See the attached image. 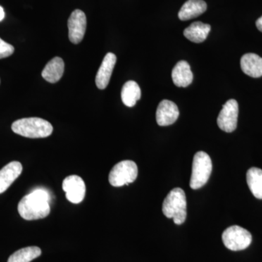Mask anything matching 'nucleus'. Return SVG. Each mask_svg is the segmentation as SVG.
Instances as JSON below:
<instances>
[{
  "instance_id": "1",
  "label": "nucleus",
  "mask_w": 262,
  "mask_h": 262,
  "mask_svg": "<svg viewBox=\"0 0 262 262\" xmlns=\"http://www.w3.org/2000/svg\"><path fill=\"white\" fill-rule=\"evenodd\" d=\"M49 200V194L46 191L35 189L19 202V214L24 220L28 221L46 218L51 212Z\"/></svg>"
},
{
  "instance_id": "2",
  "label": "nucleus",
  "mask_w": 262,
  "mask_h": 262,
  "mask_svg": "<svg viewBox=\"0 0 262 262\" xmlns=\"http://www.w3.org/2000/svg\"><path fill=\"white\" fill-rule=\"evenodd\" d=\"M12 130L15 134L24 137L39 139L51 136L53 127L47 120L39 117H29L13 122Z\"/></svg>"
},
{
  "instance_id": "3",
  "label": "nucleus",
  "mask_w": 262,
  "mask_h": 262,
  "mask_svg": "<svg viewBox=\"0 0 262 262\" xmlns=\"http://www.w3.org/2000/svg\"><path fill=\"white\" fill-rule=\"evenodd\" d=\"M163 213L167 218L173 219L176 225H182L187 218V198L181 188L168 193L163 203Z\"/></svg>"
},
{
  "instance_id": "4",
  "label": "nucleus",
  "mask_w": 262,
  "mask_h": 262,
  "mask_svg": "<svg viewBox=\"0 0 262 262\" xmlns=\"http://www.w3.org/2000/svg\"><path fill=\"white\" fill-rule=\"evenodd\" d=\"M212 171V161L209 155L204 151H198L194 156L192 163L190 187L198 189L208 182Z\"/></svg>"
},
{
  "instance_id": "5",
  "label": "nucleus",
  "mask_w": 262,
  "mask_h": 262,
  "mask_svg": "<svg viewBox=\"0 0 262 262\" xmlns=\"http://www.w3.org/2000/svg\"><path fill=\"white\" fill-rule=\"evenodd\" d=\"M138 177V167L134 161L124 160L116 164L108 175V182L113 187L128 185Z\"/></svg>"
},
{
  "instance_id": "6",
  "label": "nucleus",
  "mask_w": 262,
  "mask_h": 262,
  "mask_svg": "<svg viewBox=\"0 0 262 262\" xmlns=\"http://www.w3.org/2000/svg\"><path fill=\"white\" fill-rule=\"evenodd\" d=\"M222 241L225 247L231 251H237L246 249L252 242L251 234L239 226H232L222 234Z\"/></svg>"
},
{
  "instance_id": "7",
  "label": "nucleus",
  "mask_w": 262,
  "mask_h": 262,
  "mask_svg": "<svg viewBox=\"0 0 262 262\" xmlns=\"http://www.w3.org/2000/svg\"><path fill=\"white\" fill-rule=\"evenodd\" d=\"M238 103L234 99L229 100L221 110L217 124L221 130L227 133H232L235 130L238 118Z\"/></svg>"
},
{
  "instance_id": "8",
  "label": "nucleus",
  "mask_w": 262,
  "mask_h": 262,
  "mask_svg": "<svg viewBox=\"0 0 262 262\" xmlns=\"http://www.w3.org/2000/svg\"><path fill=\"white\" fill-rule=\"evenodd\" d=\"M63 190L69 201L78 204L83 201L85 196L86 187L83 179L77 175L67 177L62 184Z\"/></svg>"
},
{
  "instance_id": "9",
  "label": "nucleus",
  "mask_w": 262,
  "mask_h": 262,
  "mask_svg": "<svg viewBox=\"0 0 262 262\" xmlns=\"http://www.w3.org/2000/svg\"><path fill=\"white\" fill-rule=\"evenodd\" d=\"M87 18L83 11L75 10L68 20L69 38L74 44L82 42L85 34Z\"/></svg>"
},
{
  "instance_id": "10",
  "label": "nucleus",
  "mask_w": 262,
  "mask_h": 262,
  "mask_svg": "<svg viewBox=\"0 0 262 262\" xmlns=\"http://www.w3.org/2000/svg\"><path fill=\"white\" fill-rule=\"evenodd\" d=\"M179 116L178 106L173 101L163 100L158 105L156 120L160 126H168L177 121Z\"/></svg>"
},
{
  "instance_id": "11",
  "label": "nucleus",
  "mask_w": 262,
  "mask_h": 262,
  "mask_svg": "<svg viewBox=\"0 0 262 262\" xmlns=\"http://www.w3.org/2000/svg\"><path fill=\"white\" fill-rule=\"evenodd\" d=\"M116 62L117 57L113 53H107L103 58L96 77V84L98 89L103 90L107 87Z\"/></svg>"
},
{
  "instance_id": "12",
  "label": "nucleus",
  "mask_w": 262,
  "mask_h": 262,
  "mask_svg": "<svg viewBox=\"0 0 262 262\" xmlns=\"http://www.w3.org/2000/svg\"><path fill=\"white\" fill-rule=\"evenodd\" d=\"M23 166L19 162L13 161L0 170V194L5 192L22 173Z\"/></svg>"
},
{
  "instance_id": "13",
  "label": "nucleus",
  "mask_w": 262,
  "mask_h": 262,
  "mask_svg": "<svg viewBox=\"0 0 262 262\" xmlns=\"http://www.w3.org/2000/svg\"><path fill=\"white\" fill-rule=\"evenodd\" d=\"M241 67L246 75L258 78L262 76V58L255 53H246L241 60Z\"/></svg>"
},
{
  "instance_id": "14",
  "label": "nucleus",
  "mask_w": 262,
  "mask_h": 262,
  "mask_svg": "<svg viewBox=\"0 0 262 262\" xmlns=\"http://www.w3.org/2000/svg\"><path fill=\"white\" fill-rule=\"evenodd\" d=\"M172 79L174 84L179 88H187L192 83L193 74L187 61H181L177 63L172 71Z\"/></svg>"
},
{
  "instance_id": "15",
  "label": "nucleus",
  "mask_w": 262,
  "mask_h": 262,
  "mask_svg": "<svg viewBox=\"0 0 262 262\" xmlns=\"http://www.w3.org/2000/svg\"><path fill=\"white\" fill-rule=\"evenodd\" d=\"M207 10V4L203 0H188L179 12L181 20H188L196 18L204 13Z\"/></svg>"
},
{
  "instance_id": "16",
  "label": "nucleus",
  "mask_w": 262,
  "mask_h": 262,
  "mask_svg": "<svg viewBox=\"0 0 262 262\" xmlns=\"http://www.w3.org/2000/svg\"><path fill=\"white\" fill-rule=\"evenodd\" d=\"M64 72V62L60 57H55L51 60L42 70L43 78L51 83L58 82Z\"/></svg>"
},
{
  "instance_id": "17",
  "label": "nucleus",
  "mask_w": 262,
  "mask_h": 262,
  "mask_svg": "<svg viewBox=\"0 0 262 262\" xmlns=\"http://www.w3.org/2000/svg\"><path fill=\"white\" fill-rule=\"evenodd\" d=\"M209 24L201 21L194 22L184 31V37L192 42L201 43L206 40L211 32Z\"/></svg>"
},
{
  "instance_id": "18",
  "label": "nucleus",
  "mask_w": 262,
  "mask_h": 262,
  "mask_svg": "<svg viewBox=\"0 0 262 262\" xmlns=\"http://www.w3.org/2000/svg\"><path fill=\"white\" fill-rule=\"evenodd\" d=\"M141 91L139 84L135 81H127L124 84L121 91L122 102L128 107L135 106L141 98Z\"/></svg>"
},
{
  "instance_id": "19",
  "label": "nucleus",
  "mask_w": 262,
  "mask_h": 262,
  "mask_svg": "<svg viewBox=\"0 0 262 262\" xmlns=\"http://www.w3.org/2000/svg\"><path fill=\"white\" fill-rule=\"evenodd\" d=\"M246 179L250 190L253 196L262 199V170L258 168H251L248 170Z\"/></svg>"
},
{
  "instance_id": "20",
  "label": "nucleus",
  "mask_w": 262,
  "mask_h": 262,
  "mask_svg": "<svg viewBox=\"0 0 262 262\" xmlns=\"http://www.w3.org/2000/svg\"><path fill=\"white\" fill-rule=\"evenodd\" d=\"M41 254L40 248L37 246H29L15 251L8 258V262H31Z\"/></svg>"
},
{
  "instance_id": "21",
  "label": "nucleus",
  "mask_w": 262,
  "mask_h": 262,
  "mask_svg": "<svg viewBox=\"0 0 262 262\" xmlns=\"http://www.w3.org/2000/svg\"><path fill=\"white\" fill-rule=\"evenodd\" d=\"M14 48L0 38V59L8 58L14 53Z\"/></svg>"
},
{
  "instance_id": "22",
  "label": "nucleus",
  "mask_w": 262,
  "mask_h": 262,
  "mask_svg": "<svg viewBox=\"0 0 262 262\" xmlns=\"http://www.w3.org/2000/svg\"><path fill=\"white\" fill-rule=\"evenodd\" d=\"M256 26L258 30L262 32V16L260 17V18L256 20Z\"/></svg>"
},
{
  "instance_id": "23",
  "label": "nucleus",
  "mask_w": 262,
  "mask_h": 262,
  "mask_svg": "<svg viewBox=\"0 0 262 262\" xmlns=\"http://www.w3.org/2000/svg\"><path fill=\"white\" fill-rule=\"evenodd\" d=\"M5 13L4 11V9H3V7L0 6V21L3 20L5 18Z\"/></svg>"
}]
</instances>
